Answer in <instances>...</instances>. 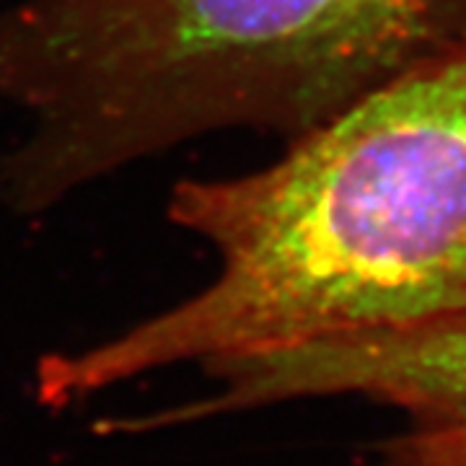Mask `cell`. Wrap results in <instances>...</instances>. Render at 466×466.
Here are the masks:
<instances>
[{"mask_svg": "<svg viewBox=\"0 0 466 466\" xmlns=\"http://www.w3.org/2000/svg\"><path fill=\"white\" fill-rule=\"evenodd\" d=\"M168 220L213 247L216 278L101 345L47 355V407L179 363L218 376L466 317V39L267 167L179 182Z\"/></svg>", "mask_w": 466, "mask_h": 466, "instance_id": "1", "label": "cell"}, {"mask_svg": "<svg viewBox=\"0 0 466 466\" xmlns=\"http://www.w3.org/2000/svg\"><path fill=\"white\" fill-rule=\"evenodd\" d=\"M466 39V0H16L0 202L36 216L220 130L300 137Z\"/></svg>", "mask_w": 466, "mask_h": 466, "instance_id": "2", "label": "cell"}, {"mask_svg": "<svg viewBox=\"0 0 466 466\" xmlns=\"http://www.w3.org/2000/svg\"><path fill=\"white\" fill-rule=\"evenodd\" d=\"M216 412L296 397L360 394L415 422L466 431V317L420 332L283 352L228 368Z\"/></svg>", "mask_w": 466, "mask_h": 466, "instance_id": "3", "label": "cell"}, {"mask_svg": "<svg viewBox=\"0 0 466 466\" xmlns=\"http://www.w3.org/2000/svg\"><path fill=\"white\" fill-rule=\"evenodd\" d=\"M394 466H466V431L415 422L394 443Z\"/></svg>", "mask_w": 466, "mask_h": 466, "instance_id": "4", "label": "cell"}]
</instances>
